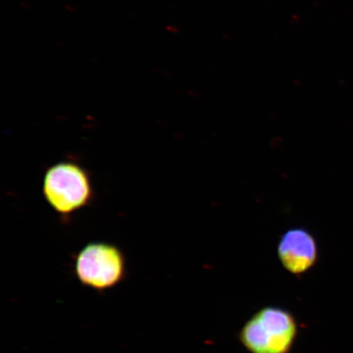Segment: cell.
Instances as JSON below:
<instances>
[{
	"mask_svg": "<svg viewBox=\"0 0 353 353\" xmlns=\"http://www.w3.org/2000/svg\"><path fill=\"white\" fill-rule=\"evenodd\" d=\"M277 256L286 271L294 276H301L317 263L319 245L315 237L307 229L290 228L281 236Z\"/></svg>",
	"mask_w": 353,
	"mask_h": 353,
	"instance_id": "277c9868",
	"label": "cell"
},
{
	"mask_svg": "<svg viewBox=\"0 0 353 353\" xmlns=\"http://www.w3.org/2000/svg\"><path fill=\"white\" fill-rule=\"evenodd\" d=\"M74 273L83 286L104 292L125 279V256L117 246L109 243H90L77 254Z\"/></svg>",
	"mask_w": 353,
	"mask_h": 353,
	"instance_id": "3957f363",
	"label": "cell"
},
{
	"mask_svg": "<svg viewBox=\"0 0 353 353\" xmlns=\"http://www.w3.org/2000/svg\"><path fill=\"white\" fill-rule=\"evenodd\" d=\"M299 334L295 316L287 309L268 306L245 322L238 335L250 353H290Z\"/></svg>",
	"mask_w": 353,
	"mask_h": 353,
	"instance_id": "6da1fadb",
	"label": "cell"
},
{
	"mask_svg": "<svg viewBox=\"0 0 353 353\" xmlns=\"http://www.w3.org/2000/svg\"><path fill=\"white\" fill-rule=\"evenodd\" d=\"M43 193L52 210L63 216L85 208L94 198L90 175L73 162L57 163L47 170Z\"/></svg>",
	"mask_w": 353,
	"mask_h": 353,
	"instance_id": "7a4b0ae2",
	"label": "cell"
}]
</instances>
